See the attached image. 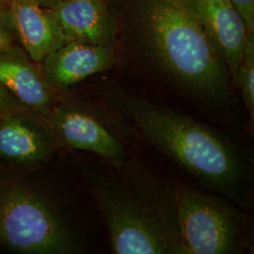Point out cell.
Returning a JSON list of instances; mask_svg holds the SVG:
<instances>
[{
  "label": "cell",
  "mask_w": 254,
  "mask_h": 254,
  "mask_svg": "<svg viewBox=\"0 0 254 254\" xmlns=\"http://www.w3.org/2000/svg\"><path fill=\"white\" fill-rule=\"evenodd\" d=\"M140 23V53L168 91L191 109L228 124L238 108L232 76L193 0H141Z\"/></svg>",
  "instance_id": "6da1fadb"
},
{
  "label": "cell",
  "mask_w": 254,
  "mask_h": 254,
  "mask_svg": "<svg viewBox=\"0 0 254 254\" xmlns=\"http://www.w3.org/2000/svg\"><path fill=\"white\" fill-rule=\"evenodd\" d=\"M104 103L127 136L165 154L201 188L248 206L250 166L242 149L226 134L134 92L106 91Z\"/></svg>",
  "instance_id": "7a4b0ae2"
},
{
  "label": "cell",
  "mask_w": 254,
  "mask_h": 254,
  "mask_svg": "<svg viewBox=\"0 0 254 254\" xmlns=\"http://www.w3.org/2000/svg\"><path fill=\"white\" fill-rule=\"evenodd\" d=\"M86 174L115 254H186L179 218L180 183L129 154L121 162L98 157Z\"/></svg>",
  "instance_id": "3957f363"
},
{
  "label": "cell",
  "mask_w": 254,
  "mask_h": 254,
  "mask_svg": "<svg viewBox=\"0 0 254 254\" xmlns=\"http://www.w3.org/2000/svg\"><path fill=\"white\" fill-rule=\"evenodd\" d=\"M0 242L21 254L85 251L77 231L46 192L6 179H0Z\"/></svg>",
  "instance_id": "277c9868"
},
{
  "label": "cell",
  "mask_w": 254,
  "mask_h": 254,
  "mask_svg": "<svg viewBox=\"0 0 254 254\" xmlns=\"http://www.w3.org/2000/svg\"><path fill=\"white\" fill-rule=\"evenodd\" d=\"M179 218L186 254H242L251 244V216L200 186L180 183Z\"/></svg>",
  "instance_id": "5b68a950"
},
{
  "label": "cell",
  "mask_w": 254,
  "mask_h": 254,
  "mask_svg": "<svg viewBox=\"0 0 254 254\" xmlns=\"http://www.w3.org/2000/svg\"><path fill=\"white\" fill-rule=\"evenodd\" d=\"M46 113L51 135L69 149L86 151L113 163L130 154L127 133L107 109L66 102Z\"/></svg>",
  "instance_id": "8992f818"
},
{
  "label": "cell",
  "mask_w": 254,
  "mask_h": 254,
  "mask_svg": "<svg viewBox=\"0 0 254 254\" xmlns=\"http://www.w3.org/2000/svg\"><path fill=\"white\" fill-rule=\"evenodd\" d=\"M116 63L112 46L70 41L48 55L41 71L55 91H66L94 73L111 68Z\"/></svg>",
  "instance_id": "52a82bcc"
},
{
  "label": "cell",
  "mask_w": 254,
  "mask_h": 254,
  "mask_svg": "<svg viewBox=\"0 0 254 254\" xmlns=\"http://www.w3.org/2000/svg\"><path fill=\"white\" fill-rule=\"evenodd\" d=\"M9 9L18 41L34 63L69 42L51 9L38 0H9Z\"/></svg>",
  "instance_id": "ba28073f"
},
{
  "label": "cell",
  "mask_w": 254,
  "mask_h": 254,
  "mask_svg": "<svg viewBox=\"0 0 254 254\" xmlns=\"http://www.w3.org/2000/svg\"><path fill=\"white\" fill-rule=\"evenodd\" d=\"M23 47L0 53V85L29 111L46 113L53 109L54 89L46 81Z\"/></svg>",
  "instance_id": "9c48e42d"
},
{
  "label": "cell",
  "mask_w": 254,
  "mask_h": 254,
  "mask_svg": "<svg viewBox=\"0 0 254 254\" xmlns=\"http://www.w3.org/2000/svg\"><path fill=\"white\" fill-rule=\"evenodd\" d=\"M193 4L212 46L234 82L248 39L243 19L230 1L205 3L193 0Z\"/></svg>",
  "instance_id": "30bf717a"
},
{
  "label": "cell",
  "mask_w": 254,
  "mask_h": 254,
  "mask_svg": "<svg viewBox=\"0 0 254 254\" xmlns=\"http://www.w3.org/2000/svg\"><path fill=\"white\" fill-rule=\"evenodd\" d=\"M68 41L112 46L116 24L103 0H64L50 8Z\"/></svg>",
  "instance_id": "8fae6325"
},
{
  "label": "cell",
  "mask_w": 254,
  "mask_h": 254,
  "mask_svg": "<svg viewBox=\"0 0 254 254\" xmlns=\"http://www.w3.org/2000/svg\"><path fill=\"white\" fill-rule=\"evenodd\" d=\"M17 114L0 120V155L18 164L46 160L53 151L51 136Z\"/></svg>",
  "instance_id": "7c38bea8"
},
{
  "label": "cell",
  "mask_w": 254,
  "mask_h": 254,
  "mask_svg": "<svg viewBox=\"0 0 254 254\" xmlns=\"http://www.w3.org/2000/svg\"><path fill=\"white\" fill-rule=\"evenodd\" d=\"M234 84L241 95L250 122H254V36L248 35L241 61L236 70Z\"/></svg>",
  "instance_id": "4fadbf2b"
},
{
  "label": "cell",
  "mask_w": 254,
  "mask_h": 254,
  "mask_svg": "<svg viewBox=\"0 0 254 254\" xmlns=\"http://www.w3.org/2000/svg\"><path fill=\"white\" fill-rule=\"evenodd\" d=\"M16 31L9 14V4L0 6V53L16 46Z\"/></svg>",
  "instance_id": "5bb4252c"
},
{
  "label": "cell",
  "mask_w": 254,
  "mask_h": 254,
  "mask_svg": "<svg viewBox=\"0 0 254 254\" xmlns=\"http://www.w3.org/2000/svg\"><path fill=\"white\" fill-rule=\"evenodd\" d=\"M25 108L9 91L0 85V120L17 114H28Z\"/></svg>",
  "instance_id": "9a60e30c"
},
{
  "label": "cell",
  "mask_w": 254,
  "mask_h": 254,
  "mask_svg": "<svg viewBox=\"0 0 254 254\" xmlns=\"http://www.w3.org/2000/svg\"><path fill=\"white\" fill-rule=\"evenodd\" d=\"M245 23L248 35L254 36V0H230Z\"/></svg>",
  "instance_id": "2e32d148"
},
{
  "label": "cell",
  "mask_w": 254,
  "mask_h": 254,
  "mask_svg": "<svg viewBox=\"0 0 254 254\" xmlns=\"http://www.w3.org/2000/svg\"><path fill=\"white\" fill-rule=\"evenodd\" d=\"M64 0H38V2L40 3L41 6L45 7V8H53L56 5H58L59 3L63 2Z\"/></svg>",
  "instance_id": "e0dca14e"
},
{
  "label": "cell",
  "mask_w": 254,
  "mask_h": 254,
  "mask_svg": "<svg viewBox=\"0 0 254 254\" xmlns=\"http://www.w3.org/2000/svg\"><path fill=\"white\" fill-rule=\"evenodd\" d=\"M205 3H221V2H227L230 0H201Z\"/></svg>",
  "instance_id": "ac0fdd59"
},
{
  "label": "cell",
  "mask_w": 254,
  "mask_h": 254,
  "mask_svg": "<svg viewBox=\"0 0 254 254\" xmlns=\"http://www.w3.org/2000/svg\"><path fill=\"white\" fill-rule=\"evenodd\" d=\"M9 0H0V6H3V5H7L9 4Z\"/></svg>",
  "instance_id": "d6986e66"
}]
</instances>
